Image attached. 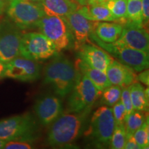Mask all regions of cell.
I'll list each match as a JSON object with an SVG mask.
<instances>
[{"instance_id": "obj_1", "label": "cell", "mask_w": 149, "mask_h": 149, "mask_svg": "<svg viewBox=\"0 0 149 149\" xmlns=\"http://www.w3.org/2000/svg\"><path fill=\"white\" fill-rule=\"evenodd\" d=\"M78 70L68 58L57 54L44 70V83L50 85L60 97L69 95L75 84Z\"/></svg>"}, {"instance_id": "obj_2", "label": "cell", "mask_w": 149, "mask_h": 149, "mask_svg": "<svg viewBox=\"0 0 149 149\" xmlns=\"http://www.w3.org/2000/svg\"><path fill=\"white\" fill-rule=\"evenodd\" d=\"M89 111L61 113L51 124L47 143L52 147L69 146L77 140Z\"/></svg>"}, {"instance_id": "obj_3", "label": "cell", "mask_w": 149, "mask_h": 149, "mask_svg": "<svg viewBox=\"0 0 149 149\" xmlns=\"http://www.w3.org/2000/svg\"><path fill=\"white\" fill-rule=\"evenodd\" d=\"M89 38L110 55H112L117 61L129 67L135 72H141L148 68V53L126 46L117 45L114 43L104 42L99 40L93 31Z\"/></svg>"}, {"instance_id": "obj_4", "label": "cell", "mask_w": 149, "mask_h": 149, "mask_svg": "<svg viewBox=\"0 0 149 149\" xmlns=\"http://www.w3.org/2000/svg\"><path fill=\"white\" fill-rule=\"evenodd\" d=\"M36 28L53 43L58 52L74 48L73 37L64 18L46 15L38 22Z\"/></svg>"}, {"instance_id": "obj_5", "label": "cell", "mask_w": 149, "mask_h": 149, "mask_svg": "<svg viewBox=\"0 0 149 149\" xmlns=\"http://www.w3.org/2000/svg\"><path fill=\"white\" fill-rule=\"evenodd\" d=\"M37 125L32 115H17L0 120V139L11 140L35 141Z\"/></svg>"}, {"instance_id": "obj_6", "label": "cell", "mask_w": 149, "mask_h": 149, "mask_svg": "<svg viewBox=\"0 0 149 149\" xmlns=\"http://www.w3.org/2000/svg\"><path fill=\"white\" fill-rule=\"evenodd\" d=\"M100 91L84 74L78 71L75 84L67 102V112L81 113L89 111L100 95Z\"/></svg>"}, {"instance_id": "obj_7", "label": "cell", "mask_w": 149, "mask_h": 149, "mask_svg": "<svg viewBox=\"0 0 149 149\" xmlns=\"http://www.w3.org/2000/svg\"><path fill=\"white\" fill-rule=\"evenodd\" d=\"M6 13L15 26L21 30L36 28L38 22L46 16L40 3L26 0H10Z\"/></svg>"}, {"instance_id": "obj_8", "label": "cell", "mask_w": 149, "mask_h": 149, "mask_svg": "<svg viewBox=\"0 0 149 149\" xmlns=\"http://www.w3.org/2000/svg\"><path fill=\"white\" fill-rule=\"evenodd\" d=\"M20 55L35 61L53 58L58 54L55 45L40 32H30L22 35Z\"/></svg>"}, {"instance_id": "obj_9", "label": "cell", "mask_w": 149, "mask_h": 149, "mask_svg": "<svg viewBox=\"0 0 149 149\" xmlns=\"http://www.w3.org/2000/svg\"><path fill=\"white\" fill-rule=\"evenodd\" d=\"M115 126L112 109L103 106L93 113L87 135L97 146H108L110 144Z\"/></svg>"}, {"instance_id": "obj_10", "label": "cell", "mask_w": 149, "mask_h": 149, "mask_svg": "<svg viewBox=\"0 0 149 149\" xmlns=\"http://www.w3.org/2000/svg\"><path fill=\"white\" fill-rule=\"evenodd\" d=\"M40 76V66L37 61L19 55L6 64L4 78L22 81H34Z\"/></svg>"}, {"instance_id": "obj_11", "label": "cell", "mask_w": 149, "mask_h": 149, "mask_svg": "<svg viewBox=\"0 0 149 149\" xmlns=\"http://www.w3.org/2000/svg\"><path fill=\"white\" fill-rule=\"evenodd\" d=\"M22 35L16 26L10 24L0 25V61L7 64L20 55Z\"/></svg>"}, {"instance_id": "obj_12", "label": "cell", "mask_w": 149, "mask_h": 149, "mask_svg": "<svg viewBox=\"0 0 149 149\" xmlns=\"http://www.w3.org/2000/svg\"><path fill=\"white\" fill-rule=\"evenodd\" d=\"M113 43L117 45L126 46L148 53V31L143 26H139L128 20L123 24L122 31L120 37Z\"/></svg>"}, {"instance_id": "obj_13", "label": "cell", "mask_w": 149, "mask_h": 149, "mask_svg": "<svg viewBox=\"0 0 149 149\" xmlns=\"http://www.w3.org/2000/svg\"><path fill=\"white\" fill-rule=\"evenodd\" d=\"M34 110L40 124L49 126L62 113V102L59 97L46 95L37 99Z\"/></svg>"}, {"instance_id": "obj_14", "label": "cell", "mask_w": 149, "mask_h": 149, "mask_svg": "<svg viewBox=\"0 0 149 149\" xmlns=\"http://www.w3.org/2000/svg\"><path fill=\"white\" fill-rule=\"evenodd\" d=\"M62 18L67 22L72 33L74 49L77 50L80 46L90 40L89 37L93 31L96 22L88 20L78 10Z\"/></svg>"}, {"instance_id": "obj_15", "label": "cell", "mask_w": 149, "mask_h": 149, "mask_svg": "<svg viewBox=\"0 0 149 149\" xmlns=\"http://www.w3.org/2000/svg\"><path fill=\"white\" fill-rule=\"evenodd\" d=\"M78 59L96 69L105 72L113 58L100 46L83 44L77 50Z\"/></svg>"}, {"instance_id": "obj_16", "label": "cell", "mask_w": 149, "mask_h": 149, "mask_svg": "<svg viewBox=\"0 0 149 149\" xmlns=\"http://www.w3.org/2000/svg\"><path fill=\"white\" fill-rule=\"evenodd\" d=\"M106 74L112 85L119 86L122 88L129 86L137 79V75L133 70L114 59L107 68Z\"/></svg>"}, {"instance_id": "obj_17", "label": "cell", "mask_w": 149, "mask_h": 149, "mask_svg": "<svg viewBox=\"0 0 149 149\" xmlns=\"http://www.w3.org/2000/svg\"><path fill=\"white\" fill-rule=\"evenodd\" d=\"M39 3L46 15L61 17L77 10L80 7L74 0H42Z\"/></svg>"}, {"instance_id": "obj_18", "label": "cell", "mask_w": 149, "mask_h": 149, "mask_svg": "<svg viewBox=\"0 0 149 149\" xmlns=\"http://www.w3.org/2000/svg\"><path fill=\"white\" fill-rule=\"evenodd\" d=\"M122 29V24L117 22H96L93 32L102 42L113 43L120 37Z\"/></svg>"}, {"instance_id": "obj_19", "label": "cell", "mask_w": 149, "mask_h": 149, "mask_svg": "<svg viewBox=\"0 0 149 149\" xmlns=\"http://www.w3.org/2000/svg\"><path fill=\"white\" fill-rule=\"evenodd\" d=\"M78 11L91 21L117 22L116 19L106 6L105 2L83 6L79 7Z\"/></svg>"}, {"instance_id": "obj_20", "label": "cell", "mask_w": 149, "mask_h": 149, "mask_svg": "<svg viewBox=\"0 0 149 149\" xmlns=\"http://www.w3.org/2000/svg\"><path fill=\"white\" fill-rule=\"evenodd\" d=\"M75 67L78 71L86 76L94 84L100 93L112 85L105 72L93 68L79 59L76 63Z\"/></svg>"}, {"instance_id": "obj_21", "label": "cell", "mask_w": 149, "mask_h": 149, "mask_svg": "<svg viewBox=\"0 0 149 149\" xmlns=\"http://www.w3.org/2000/svg\"><path fill=\"white\" fill-rule=\"evenodd\" d=\"M132 104L134 110L147 112L148 110V88L145 89L139 82H135L128 86Z\"/></svg>"}, {"instance_id": "obj_22", "label": "cell", "mask_w": 149, "mask_h": 149, "mask_svg": "<svg viewBox=\"0 0 149 149\" xmlns=\"http://www.w3.org/2000/svg\"><path fill=\"white\" fill-rule=\"evenodd\" d=\"M117 23L124 24L127 21V0H109L105 2Z\"/></svg>"}, {"instance_id": "obj_23", "label": "cell", "mask_w": 149, "mask_h": 149, "mask_svg": "<svg viewBox=\"0 0 149 149\" xmlns=\"http://www.w3.org/2000/svg\"><path fill=\"white\" fill-rule=\"evenodd\" d=\"M147 117L144 112L133 110L131 113L126 116L124 127L126 132V137L133 135V134L144 124Z\"/></svg>"}, {"instance_id": "obj_24", "label": "cell", "mask_w": 149, "mask_h": 149, "mask_svg": "<svg viewBox=\"0 0 149 149\" xmlns=\"http://www.w3.org/2000/svg\"><path fill=\"white\" fill-rule=\"evenodd\" d=\"M127 19L128 21L143 26L141 0H127Z\"/></svg>"}, {"instance_id": "obj_25", "label": "cell", "mask_w": 149, "mask_h": 149, "mask_svg": "<svg viewBox=\"0 0 149 149\" xmlns=\"http://www.w3.org/2000/svg\"><path fill=\"white\" fill-rule=\"evenodd\" d=\"M122 87L116 85H111L102 91V102L106 106L112 107L120 100Z\"/></svg>"}, {"instance_id": "obj_26", "label": "cell", "mask_w": 149, "mask_h": 149, "mask_svg": "<svg viewBox=\"0 0 149 149\" xmlns=\"http://www.w3.org/2000/svg\"><path fill=\"white\" fill-rule=\"evenodd\" d=\"M126 140V132L124 125H116L111 136L110 148L123 149Z\"/></svg>"}, {"instance_id": "obj_27", "label": "cell", "mask_w": 149, "mask_h": 149, "mask_svg": "<svg viewBox=\"0 0 149 149\" xmlns=\"http://www.w3.org/2000/svg\"><path fill=\"white\" fill-rule=\"evenodd\" d=\"M136 142L141 149L148 148L149 146V124L148 118L145 120L144 124L133 134Z\"/></svg>"}, {"instance_id": "obj_28", "label": "cell", "mask_w": 149, "mask_h": 149, "mask_svg": "<svg viewBox=\"0 0 149 149\" xmlns=\"http://www.w3.org/2000/svg\"><path fill=\"white\" fill-rule=\"evenodd\" d=\"M112 107H113L112 111H113V117L115 119V124L116 125H124L126 113L125 108H124L121 100H119Z\"/></svg>"}, {"instance_id": "obj_29", "label": "cell", "mask_w": 149, "mask_h": 149, "mask_svg": "<svg viewBox=\"0 0 149 149\" xmlns=\"http://www.w3.org/2000/svg\"><path fill=\"white\" fill-rule=\"evenodd\" d=\"M33 148V141L11 140L6 141L3 148L6 149H31Z\"/></svg>"}, {"instance_id": "obj_30", "label": "cell", "mask_w": 149, "mask_h": 149, "mask_svg": "<svg viewBox=\"0 0 149 149\" xmlns=\"http://www.w3.org/2000/svg\"><path fill=\"white\" fill-rule=\"evenodd\" d=\"M120 100L122 103L124 105L126 110V116H128L130 113H131L133 111V104H132L131 98L130 95L129 88L128 87H124L122 88V93H121Z\"/></svg>"}, {"instance_id": "obj_31", "label": "cell", "mask_w": 149, "mask_h": 149, "mask_svg": "<svg viewBox=\"0 0 149 149\" xmlns=\"http://www.w3.org/2000/svg\"><path fill=\"white\" fill-rule=\"evenodd\" d=\"M141 13L143 26H146L149 21V0H141Z\"/></svg>"}, {"instance_id": "obj_32", "label": "cell", "mask_w": 149, "mask_h": 149, "mask_svg": "<svg viewBox=\"0 0 149 149\" xmlns=\"http://www.w3.org/2000/svg\"><path fill=\"white\" fill-rule=\"evenodd\" d=\"M124 148L125 149H140V147L136 142L133 135L126 137V140Z\"/></svg>"}, {"instance_id": "obj_33", "label": "cell", "mask_w": 149, "mask_h": 149, "mask_svg": "<svg viewBox=\"0 0 149 149\" xmlns=\"http://www.w3.org/2000/svg\"><path fill=\"white\" fill-rule=\"evenodd\" d=\"M137 79L138 81H141V83L144 84V85L148 86L149 84V70L147 69H145L142 71L140 72L138 75L137 76Z\"/></svg>"}, {"instance_id": "obj_34", "label": "cell", "mask_w": 149, "mask_h": 149, "mask_svg": "<svg viewBox=\"0 0 149 149\" xmlns=\"http://www.w3.org/2000/svg\"><path fill=\"white\" fill-rule=\"evenodd\" d=\"M10 0H0V16L6 10Z\"/></svg>"}, {"instance_id": "obj_35", "label": "cell", "mask_w": 149, "mask_h": 149, "mask_svg": "<svg viewBox=\"0 0 149 149\" xmlns=\"http://www.w3.org/2000/svg\"><path fill=\"white\" fill-rule=\"evenodd\" d=\"M6 70V64L0 61V79L4 78V72Z\"/></svg>"}, {"instance_id": "obj_36", "label": "cell", "mask_w": 149, "mask_h": 149, "mask_svg": "<svg viewBox=\"0 0 149 149\" xmlns=\"http://www.w3.org/2000/svg\"><path fill=\"white\" fill-rule=\"evenodd\" d=\"M76 3H77L80 6H83L87 5L89 2L90 0H74Z\"/></svg>"}, {"instance_id": "obj_37", "label": "cell", "mask_w": 149, "mask_h": 149, "mask_svg": "<svg viewBox=\"0 0 149 149\" xmlns=\"http://www.w3.org/2000/svg\"><path fill=\"white\" fill-rule=\"evenodd\" d=\"M107 1H109V0H90L87 5L94 4V3H104Z\"/></svg>"}, {"instance_id": "obj_38", "label": "cell", "mask_w": 149, "mask_h": 149, "mask_svg": "<svg viewBox=\"0 0 149 149\" xmlns=\"http://www.w3.org/2000/svg\"><path fill=\"white\" fill-rule=\"evenodd\" d=\"M6 143V141H3L2 139H0V148H3Z\"/></svg>"}, {"instance_id": "obj_39", "label": "cell", "mask_w": 149, "mask_h": 149, "mask_svg": "<svg viewBox=\"0 0 149 149\" xmlns=\"http://www.w3.org/2000/svg\"><path fill=\"white\" fill-rule=\"evenodd\" d=\"M26 1H32V2H36V3H40L42 0H26Z\"/></svg>"}]
</instances>
